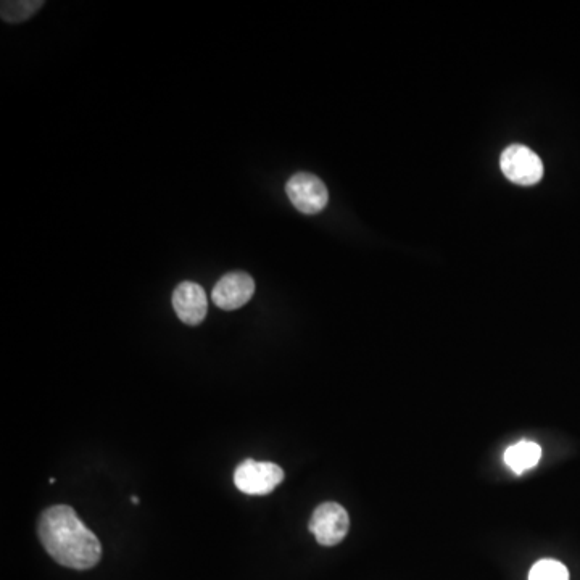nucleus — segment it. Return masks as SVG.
<instances>
[{
  "label": "nucleus",
  "instance_id": "nucleus-2",
  "mask_svg": "<svg viewBox=\"0 0 580 580\" xmlns=\"http://www.w3.org/2000/svg\"><path fill=\"white\" fill-rule=\"evenodd\" d=\"M284 481L281 466L270 461H242L234 473V484L245 495L263 497Z\"/></svg>",
  "mask_w": 580,
  "mask_h": 580
},
{
  "label": "nucleus",
  "instance_id": "nucleus-11",
  "mask_svg": "<svg viewBox=\"0 0 580 580\" xmlns=\"http://www.w3.org/2000/svg\"><path fill=\"white\" fill-rule=\"evenodd\" d=\"M131 502H133L134 505H137V503H139V498H137V497H131Z\"/></svg>",
  "mask_w": 580,
  "mask_h": 580
},
{
  "label": "nucleus",
  "instance_id": "nucleus-10",
  "mask_svg": "<svg viewBox=\"0 0 580 580\" xmlns=\"http://www.w3.org/2000/svg\"><path fill=\"white\" fill-rule=\"evenodd\" d=\"M529 580H569V571L556 560H540L532 566Z\"/></svg>",
  "mask_w": 580,
  "mask_h": 580
},
{
  "label": "nucleus",
  "instance_id": "nucleus-6",
  "mask_svg": "<svg viewBox=\"0 0 580 580\" xmlns=\"http://www.w3.org/2000/svg\"><path fill=\"white\" fill-rule=\"evenodd\" d=\"M255 294V281L244 271L224 274L213 287L212 299L221 310L232 311L242 308Z\"/></svg>",
  "mask_w": 580,
  "mask_h": 580
},
{
  "label": "nucleus",
  "instance_id": "nucleus-1",
  "mask_svg": "<svg viewBox=\"0 0 580 580\" xmlns=\"http://www.w3.org/2000/svg\"><path fill=\"white\" fill-rule=\"evenodd\" d=\"M39 539L58 564L65 568L91 569L102 558V545L73 508L52 506L39 519Z\"/></svg>",
  "mask_w": 580,
  "mask_h": 580
},
{
  "label": "nucleus",
  "instance_id": "nucleus-4",
  "mask_svg": "<svg viewBox=\"0 0 580 580\" xmlns=\"http://www.w3.org/2000/svg\"><path fill=\"white\" fill-rule=\"evenodd\" d=\"M286 192L292 205L305 215L323 212L329 202L328 187L315 174H294L287 181Z\"/></svg>",
  "mask_w": 580,
  "mask_h": 580
},
{
  "label": "nucleus",
  "instance_id": "nucleus-5",
  "mask_svg": "<svg viewBox=\"0 0 580 580\" xmlns=\"http://www.w3.org/2000/svg\"><path fill=\"white\" fill-rule=\"evenodd\" d=\"M500 166L506 178L518 186H534L543 178L542 160L526 145H510L500 158Z\"/></svg>",
  "mask_w": 580,
  "mask_h": 580
},
{
  "label": "nucleus",
  "instance_id": "nucleus-7",
  "mask_svg": "<svg viewBox=\"0 0 580 580\" xmlns=\"http://www.w3.org/2000/svg\"><path fill=\"white\" fill-rule=\"evenodd\" d=\"M173 308L187 326H199L207 316L208 300L197 282L184 281L173 292Z\"/></svg>",
  "mask_w": 580,
  "mask_h": 580
},
{
  "label": "nucleus",
  "instance_id": "nucleus-3",
  "mask_svg": "<svg viewBox=\"0 0 580 580\" xmlns=\"http://www.w3.org/2000/svg\"><path fill=\"white\" fill-rule=\"evenodd\" d=\"M308 529L315 535L319 545L334 547L345 539L350 529V518L344 506L339 503H323L313 511Z\"/></svg>",
  "mask_w": 580,
  "mask_h": 580
},
{
  "label": "nucleus",
  "instance_id": "nucleus-8",
  "mask_svg": "<svg viewBox=\"0 0 580 580\" xmlns=\"http://www.w3.org/2000/svg\"><path fill=\"white\" fill-rule=\"evenodd\" d=\"M540 458H542V448L529 440H522L505 452V463L516 474L526 473L529 469L535 468Z\"/></svg>",
  "mask_w": 580,
  "mask_h": 580
},
{
  "label": "nucleus",
  "instance_id": "nucleus-9",
  "mask_svg": "<svg viewBox=\"0 0 580 580\" xmlns=\"http://www.w3.org/2000/svg\"><path fill=\"white\" fill-rule=\"evenodd\" d=\"M42 5H44L42 0H20V2L4 0L2 7H0V15H2V20L7 21V23H21V21L33 17Z\"/></svg>",
  "mask_w": 580,
  "mask_h": 580
}]
</instances>
